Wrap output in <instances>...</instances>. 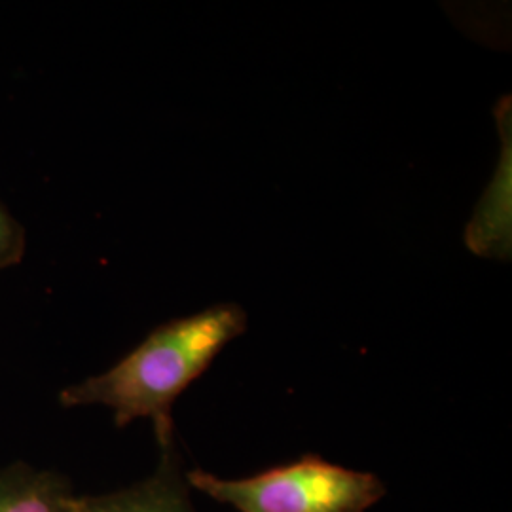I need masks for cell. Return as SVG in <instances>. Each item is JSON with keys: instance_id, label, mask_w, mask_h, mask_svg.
<instances>
[{"instance_id": "6da1fadb", "label": "cell", "mask_w": 512, "mask_h": 512, "mask_svg": "<svg viewBox=\"0 0 512 512\" xmlns=\"http://www.w3.org/2000/svg\"><path fill=\"white\" fill-rule=\"evenodd\" d=\"M245 330L247 313L234 302L167 321L109 370L63 387L59 404L63 408L105 406L120 429L148 420L160 446L177 437L173 421L177 399Z\"/></svg>"}, {"instance_id": "7a4b0ae2", "label": "cell", "mask_w": 512, "mask_h": 512, "mask_svg": "<svg viewBox=\"0 0 512 512\" xmlns=\"http://www.w3.org/2000/svg\"><path fill=\"white\" fill-rule=\"evenodd\" d=\"M186 482L236 512H366L387 494L380 476L313 454L245 478L188 469Z\"/></svg>"}, {"instance_id": "3957f363", "label": "cell", "mask_w": 512, "mask_h": 512, "mask_svg": "<svg viewBox=\"0 0 512 512\" xmlns=\"http://www.w3.org/2000/svg\"><path fill=\"white\" fill-rule=\"evenodd\" d=\"M177 437L158 446L150 475L109 494L80 495L76 512H198Z\"/></svg>"}, {"instance_id": "277c9868", "label": "cell", "mask_w": 512, "mask_h": 512, "mask_svg": "<svg viewBox=\"0 0 512 512\" xmlns=\"http://www.w3.org/2000/svg\"><path fill=\"white\" fill-rule=\"evenodd\" d=\"M497 118L503 135L501 162L467 226L465 241L480 256L509 260L511 256V101L503 97Z\"/></svg>"}, {"instance_id": "5b68a950", "label": "cell", "mask_w": 512, "mask_h": 512, "mask_svg": "<svg viewBox=\"0 0 512 512\" xmlns=\"http://www.w3.org/2000/svg\"><path fill=\"white\" fill-rule=\"evenodd\" d=\"M78 497L55 469L25 461L0 467V512H76Z\"/></svg>"}, {"instance_id": "8992f818", "label": "cell", "mask_w": 512, "mask_h": 512, "mask_svg": "<svg viewBox=\"0 0 512 512\" xmlns=\"http://www.w3.org/2000/svg\"><path fill=\"white\" fill-rule=\"evenodd\" d=\"M27 253V230L0 203V272L21 264Z\"/></svg>"}]
</instances>
